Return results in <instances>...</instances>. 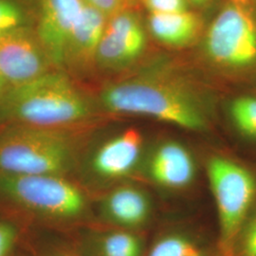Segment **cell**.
Returning a JSON list of instances; mask_svg holds the SVG:
<instances>
[{"label": "cell", "instance_id": "1", "mask_svg": "<svg viewBox=\"0 0 256 256\" xmlns=\"http://www.w3.org/2000/svg\"><path fill=\"white\" fill-rule=\"evenodd\" d=\"M90 115V102L62 70L10 88L0 104V118L10 124L66 128Z\"/></svg>", "mask_w": 256, "mask_h": 256}, {"label": "cell", "instance_id": "2", "mask_svg": "<svg viewBox=\"0 0 256 256\" xmlns=\"http://www.w3.org/2000/svg\"><path fill=\"white\" fill-rule=\"evenodd\" d=\"M100 99L110 112L149 116L189 130L202 129L206 122L202 104L192 92L162 78L112 82L102 90Z\"/></svg>", "mask_w": 256, "mask_h": 256}, {"label": "cell", "instance_id": "3", "mask_svg": "<svg viewBox=\"0 0 256 256\" xmlns=\"http://www.w3.org/2000/svg\"><path fill=\"white\" fill-rule=\"evenodd\" d=\"M64 129L10 124L0 132V172L64 176L74 160Z\"/></svg>", "mask_w": 256, "mask_h": 256}, {"label": "cell", "instance_id": "4", "mask_svg": "<svg viewBox=\"0 0 256 256\" xmlns=\"http://www.w3.org/2000/svg\"><path fill=\"white\" fill-rule=\"evenodd\" d=\"M0 196L20 208L48 218L68 220L82 214V192L58 174H10L0 172Z\"/></svg>", "mask_w": 256, "mask_h": 256}, {"label": "cell", "instance_id": "5", "mask_svg": "<svg viewBox=\"0 0 256 256\" xmlns=\"http://www.w3.org/2000/svg\"><path fill=\"white\" fill-rule=\"evenodd\" d=\"M204 52L227 72L256 70V16L250 7L230 1L220 10L205 36Z\"/></svg>", "mask_w": 256, "mask_h": 256}, {"label": "cell", "instance_id": "6", "mask_svg": "<svg viewBox=\"0 0 256 256\" xmlns=\"http://www.w3.org/2000/svg\"><path fill=\"white\" fill-rule=\"evenodd\" d=\"M208 176L218 210L222 240L230 244L254 200L256 178L245 167L222 156L209 162Z\"/></svg>", "mask_w": 256, "mask_h": 256}, {"label": "cell", "instance_id": "7", "mask_svg": "<svg viewBox=\"0 0 256 256\" xmlns=\"http://www.w3.org/2000/svg\"><path fill=\"white\" fill-rule=\"evenodd\" d=\"M54 70L36 28H19L0 36V74L10 88Z\"/></svg>", "mask_w": 256, "mask_h": 256}, {"label": "cell", "instance_id": "8", "mask_svg": "<svg viewBox=\"0 0 256 256\" xmlns=\"http://www.w3.org/2000/svg\"><path fill=\"white\" fill-rule=\"evenodd\" d=\"M147 36L138 10H126L106 19L98 46L96 68L117 72L134 64L144 54Z\"/></svg>", "mask_w": 256, "mask_h": 256}, {"label": "cell", "instance_id": "9", "mask_svg": "<svg viewBox=\"0 0 256 256\" xmlns=\"http://www.w3.org/2000/svg\"><path fill=\"white\" fill-rule=\"evenodd\" d=\"M36 30L48 54L58 70H62L66 41L86 6L84 0H34Z\"/></svg>", "mask_w": 256, "mask_h": 256}, {"label": "cell", "instance_id": "10", "mask_svg": "<svg viewBox=\"0 0 256 256\" xmlns=\"http://www.w3.org/2000/svg\"><path fill=\"white\" fill-rule=\"evenodd\" d=\"M106 18L86 3L82 14L64 46L62 70L82 74L96 70L98 46Z\"/></svg>", "mask_w": 256, "mask_h": 256}, {"label": "cell", "instance_id": "11", "mask_svg": "<svg viewBox=\"0 0 256 256\" xmlns=\"http://www.w3.org/2000/svg\"><path fill=\"white\" fill-rule=\"evenodd\" d=\"M142 137L137 130L128 129L99 147L92 156L93 172L102 178H118L136 166L142 150Z\"/></svg>", "mask_w": 256, "mask_h": 256}, {"label": "cell", "instance_id": "12", "mask_svg": "<svg viewBox=\"0 0 256 256\" xmlns=\"http://www.w3.org/2000/svg\"><path fill=\"white\" fill-rule=\"evenodd\" d=\"M151 176L166 187L180 188L194 176V164L188 150L178 142H167L160 147L151 160Z\"/></svg>", "mask_w": 256, "mask_h": 256}, {"label": "cell", "instance_id": "13", "mask_svg": "<svg viewBox=\"0 0 256 256\" xmlns=\"http://www.w3.org/2000/svg\"><path fill=\"white\" fill-rule=\"evenodd\" d=\"M148 28L160 43L172 48L191 45L202 30V20L196 14L186 10L172 14H150Z\"/></svg>", "mask_w": 256, "mask_h": 256}, {"label": "cell", "instance_id": "14", "mask_svg": "<svg viewBox=\"0 0 256 256\" xmlns=\"http://www.w3.org/2000/svg\"><path fill=\"white\" fill-rule=\"evenodd\" d=\"M102 210L111 221L117 224L137 226L146 220L149 204L140 191L132 187H120L106 198Z\"/></svg>", "mask_w": 256, "mask_h": 256}, {"label": "cell", "instance_id": "15", "mask_svg": "<svg viewBox=\"0 0 256 256\" xmlns=\"http://www.w3.org/2000/svg\"><path fill=\"white\" fill-rule=\"evenodd\" d=\"M34 0H0V36L19 28L34 27Z\"/></svg>", "mask_w": 256, "mask_h": 256}, {"label": "cell", "instance_id": "16", "mask_svg": "<svg viewBox=\"0 0 256 256\" xmlns=\"http://www.w3.org/2000/svg\"><path fill=\"white\" fill-rule=\"evenodd\" d=\"M236 126L244 135L256 138V98L242 96L234 99L230 108Z\"/></svg>", "mask_w": 256, "mask_h": 256}, {"label": "cell", "instance_id": "17", "mask_svg": "<svg viewBox=\"0 0 256 256\" xmlns=\"http://www.w3.org/2000/svg\"><path fill=\"white\" fill-rule=\"evenodd\" d=\"M102 256H140V244L138 238L128 232H112L102 238Z\"/></svg>", "mask_w": 256, "mask_h": 256}, {"label": "cell", "instance_id": "18", "mask_svg": "<svg viewBox=\"0 0 256 256\" xmlns=\"http://www.w3.org/2000/svg\"><path fill=\"white\" fill-rule=\"evenodd\" d=\"M149 256H200V252L185 238L168 236L156 244Z\"/></svg>", "mask_w": 256, "mask_h": 256}, {"label": "cell", "instance_id": "19", "mask_svg": "<svg viewBox=\"0 0 256 256\" xmlns=\"http://www.w3.org/2000/svg\"><path fill=\"white\" fill-rule=\"evenodd\" d=\"M106 18L126 10H138L140 0H84Z\"/></svg>", "mask_w": 256, "mask_h": 256}, {"label": "cell", "instance_id": "20", "mask_svg": "<svg viewBox=\"0 0 256 256\" xmlns=\"http://www.w3.org/2000/svg\"><path fill=\"white\" fill-rule=\"evenodd\" d=\"M150 14H172L188 10V0H140Z\"/></svg>", "mask_w": 256, "mask_h": 256}, {"label": "cell", "instance_id": "21", "mask_svg": "<svg viewBox=\"0 0 256 256\" xmlns=\"http://www.w3.org/2000/svg\"><path fill=\"white\" fill-rule=\"evenodd\" d=\"M18 238V230L8 221H0V256H9Z\"/></svg>", "mask_w": 256, "mask_h": 256}, {"label": "cell", "instance_id": "22", "mask_svg": "<svg viewBox=\"0 0 256 256\" xmlns=\"http://www.w3.org/2000/svg\"><path fill=\"white\" fill-rule=\"evenodd\" d=\"M240 256H256V218L244 230L239 246Z\"/></svg>", "mask_w": 256, "mask_h": 256}, {"label": "cell", "instance_id": "23", "mask_svg": "<svg viewBox=\"0 0 256 256\" xmlns=\"http://www.w3.org/2000/svg\"><path fill=\"white\" fill-rule=\"evenodd\" d=\"M10 90V88L9 84L5 81V79L3 78L2 74H0V104L4 100V98L8 94Z\"/></svg>", "mask_w": 256, "mask_h": 256}, {"label": "cell", "instance_id": "24", "mask_svg": "<svg viewBox=\"0 0 256 256\" xmlns=\"http://www.w3.org/2000/svg\"><path fill=\"white\" fill-rule=\"evenodd\" d=\"M230 2H234V3H236L239 5H243V6H248L250 7V5L252 3H256V0H230Z\"/></svg>", "mask_w": 256, "mask_h": 256}, {"label": "cell", "instance_id": "25", "mask_svg": "<svg viewBox=\"0 0 256 256\" xmlns=\"http://www.w3.org/2000/svg\"><path fill=\"white\" fill-rule=\"evenodd\" d=\"M189 1L196 6H205L208 3H210L212 0H189Z\"/></svg>", "mask_w": 256, "mask_h": 256}]
</instances>
